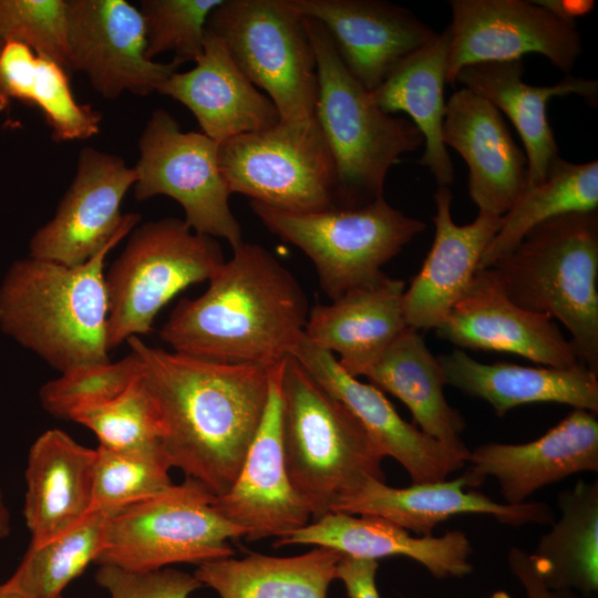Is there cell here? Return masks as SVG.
<instances>
[{
  "label": "cell",
  "mask_w": 598,
  "mask_h": 598,
  "mask_svg": "<svg viewBox=\"0 0 598 598\" xmlns=\"http://www.w3.org/2000/svg\"><path fill=\"white\" fill-rule=\"evenodd\" d=\"M161 416V448L168 467L216 497L235 482L260 425L269 391L268 369L206 361L127 341Z\"/></svg>",
  "instance_id": "obj_1"
},
{
  "label": "cell",
  "mask_w": 598,
  "mask_h": 598,
  "mask_svg": "<svg viewBox=\"0 0 598 598\" xmlns=\"http://www.w3.org/2000/svg\"><path fill=\"white\" fill-rule=\"evenodd\" d=\"M308 313L295 276L266 248L243 243L203 295L178 301L159 336L187 357L269 369L293 354Z\"/></svg>",
  "instance_id": "obj_2"
},
{
  "label": "cell",
  "mask_w": 598,
  "mask_h": 598,
  "mask_svg": "<svg viewBox=\"0 0 598 598\" xmlns=\"http://www.w3.org/2000/svg\"><path fill=\"white\" fill-rule=\"evenodd\" d=\"M116 238L84 264L13 261L0 283V329L60 373L109 362L104 264Z\"/></svg>",
  "instance_id": "obj_3"
},
{
  "label": "cell",
  "mask_w": 598,
  "mask_h": 598,
  "mask_svg": "<svg viewBox=\"0 0 598 598\" xmlns=\"http://www.w3.org/2000/svg\"><path fill=\"white\" fill-rule=\"evenodd\" d=\"M489 269L514 303L559 320L598 373V210L538 225Z\"/></svg>",
  "instance_id": "obj_4"
},
{
  "label": "cell",
  "mask_w": 598,
  "mask_h": 598,
  "mask_svg": "<svg viewBox=\"0 0 598 598\" xmlns=\"http://www.w3.org/2000/svg\"><path fill=\"white\" fill-rule=\"evenodd\" d=\"M282 444L290 484L316 520L370 478L383 454L359 420L293 357L281 373Z\"/></svg>",
  "instance_id": "obj_5"
},
{
  "label": "cell",
  "mask_w": 598,
  "mask_h": 598,
  "mask_svg": "<svg viewBox=\"0 0 598 598\" xmlns=\"http://www.w3.org/2000/svg\"><path fill=\"white\" fill-rule=\"evenodd\" d=\"M316 60L313 116L337 166L338 207H362L383 197L386 175L401 156L423 145L417 127L382 111L348 71L322 24L305 17Z\"/></svg>",
  "instance_id": "obj_6"
},
{
  "label": "cell",
  "mask_w": 598,
  "mask_h": 598,
  "mask_svg": "<svg viewBox=\"0 0 598 598\" xmlns=\"http://www.w3.org/2000/svg\"><path fill=\"white\" fill-rule=\"evenodd\" d=\"M218 241L184 219L136 226L105 274L107 348L148 334L159 310L188 286L209 280L224 264Z\"/></svg>",
  "instance_id": "obj_7"
},
{
  "label": "cell",
  "mask_w": 598,
  "mask_h": 598,
  "mask_svg": "<svg viewBox=\"0 0 598 598\" xmlns=\"http://www.w3.org/2000/svg\"><path fill=\"white\" fill-rule=\"evenodd\" d=\"M215 498L199 482L186 477L110 513L95 564L154 571L233 557L228 540L245 537V530L217 511Z\"/></svg>",
  "instance_id": "obj_8"
},
{
  "label": "cell",
  "mask_w": 598,
  "mask_h": 598,
  "mask_svg": "<svg viewBox=\"0 0 598 598\" xmlns=\"http://www.w3.org/2000/svg\"><path fill=\"white\" fill-rule=\"evenodd\" d=\"M250 207L271 234L312 261L332 300L382 279V267L426 228L384 197L362 207L315 213L283 212L255 200Z\"/></svg>",
  "instance_id": "obj_9"
},
{
  "label": "cell",
  "mask_w": 598,
  "mask_h": 598,
  "mask_svg": "<svg viewBox=\"0 0 598 598\" xmlns=\"http://www.w3.org/2000/svg\"><path fill=\"white\" fill-rule=\"evenodd\" d=\"M218 159L230 194L291 213L338 207L334 157L315 116L233 136Z\"/></svg>",
  "instance_id": "obj_10"
},
{
  "label": "cell",
  "mask_w": 598,
  "mask_h": 598,
  "mask_svg": "<svg viewBox=\"0 0 598 598\" xmlns=\"http://www.w3.org/2000/svg\"><path fill=\"white\" fill-rule=\"evenodd\" d=\"M206 28L223 41L245 76L266 92L280 120L313 116L316 54L305 17L289 0H223Z\"/></svg>",
  "instance_id": "obj_11"
},
{
  "label": "cell",
  "mask_w": 598,
  "mask_h": 598,
  "mask_svg": "<svg viewBox=\"0 0 598 598\" xmlns=\"http://www.w3.org/2000/svg\"><path fill=\"white\" fill-rule=\"evenodd\" d=\"M218 145L203 132H183L166 110H154L138 138L134 196L137 200L157 195L175 199L194 231L223 238L234 250L244 241L230 209Z\"/></svg>",
  "instance_id": "obj_12"
},
{
  "label": "cell",
  "mask_w": 598,
  "mask_h": 598,
  "mask_svg": "<svg viewBox=\"0 0 598 598\" xmlns=\"http://www.w3.org/2000/svg\"><path fill=\"white\" fill-rule=\"evenodd\" d=\"M446 83L472 64L522 60L537 53L570 74L581 51L575 21L558 18L536 1L452 0Z\"/></svg>",
  "instance_id": "obj_13"
},
{
  "label": "cell",
  "mask_w": 598,
  "mask_h": 598,
  "mask_svg": "<svg viewBox=\"0 0 598 598\" xmlns=\"http://www.w3.org/2000/svg\"><path fill=\"white\" fill-rule=\"evenodd\" d=\"M136 177L134 167L122 157L82 148L74 178L55 214L30 239L29 256L76 266L130 235L141 216L122 214L121 205Z\"/></svg>",
  "instance_id": "obj_14"
},
{
  "label": "cell",
  "mask_w": 598,
  "mask_h": 598,
  "mask_svg": "<svg viewBox=\"0 0 598 598\" xmlns=\"http://www.w3.org/2000/svg\"><path fill=\"white\" fill-rule=\"evenodd\" d=\"M68 12L73 70L105 99L157 92L182 64L146 56L143 16L126 0H68Z\"/></svg>",
  "instance_id": "obj_15"
},
{
  "label": "cell",
  "mask_w": 598,
  "mask_h": 598,
  "mask_svg": "<svg viewBox=\"0 0 598 598\" xmlns=\"http://www.w3.org/2000/svg\"><path fill=\"white\" fill-rule=\"evenodd\" d=\"M285 361V360H283ZM268 369L266 409L231 487L214 506L245 530L248 542L280 538L308 525L311 514L292 488L282 444V364Z\"/></svg>",
  "instance_id": "obj_16"
},
{
  "label": "cell",
  "mask_w": 598,
  "mask_h": 598,
  "mask_svg": "<svg viewBox=\"0 0 598 598\" xmlns=\"http://www.w3.org/2000/svg\"><path fill=\"white\" fill-rule=\"evenodd\" d=\"M362 424L383 456L399 462L412 484L444 481L467 462L464 443L444 444L403 420L381 390L348 374L334 354L305 338L292 354Z\"/></svg>",
  "instance_id": "obj_17"
},
{
  "label": "cell",
  "mask_w": 598,
  "mask_h": 598,
  "mask_svg": "<svg viewBox=\"0 0 598 598\" xmlns=\"http://www.w3.org/2000/svg\"><path fill=\"white\" fill-rule=\"evenodd\" d=\"M319 21L351 75L375 90L408 56L439 33L412 11L383 0H289Z\"/></svg>",
  "instance_id": "obj_18"
},
{
  "label": "cell",
  "mask_w": 598,
  "mask_h": 598,
  "mask_svg": "<svg viewBox=\"0 0 598 598\" xmlns=\"http://www.w3.org/2000/svg\"><path fill=\"white\" fill-rule=\"evenodd\" d=\"M435 330L439 338L460 348L518 354L553 368L580 363L556 322L514 303L489 268L475 272Z\"/></svg>",
  "instance_id": "obj_19"
},
{
  "label": "cell",
  "mask_w": 598,
  "mask_h": 598,
  "mask_svg": "<svg viewBox=\"0 0 598 598\" xmlns=\"http://www.w3.org/2000/svg\"><path fill=\"white\" fill-rule=\"evenodd\" d=\"M467 462L470 487L494 476L506 504H523L546 485L579 472L598 471L596 413L574 409L540 437L522 444L485 443L470 451Z\"/></svg>",
  "instance_id": "obj_20"
},
{
  "label": "cell",
  "mask_w": 598,
  "mask_h": 598,
  "mask_svg": "<svg viewBox=\"0 0 598 598\" xmlns=\"http://www.w3.org/2000/svg\"><path fill=\"white\" fill-rule=\"evenodd\" d=\"M443 142L468 168L467 188L478 212L503 216L528 184V162L501 112L462 87L446 102Z\"/></svg>",
  "instance_id": "obj_21"
},
{
  "label": "cell",
  "mask_w": 598,
  "mask_h": 598,
  "mask_svg": "<svg viewBox=\"0 0 598 598\" xmlns=\"http://www.w3.org/2000/svg\"><path fill=\"white\" fill-rule=\"evenodd\" d=\"M468 478L412 484L396 488L384 481L370 478L338 501L331 512L384 518L408 532L432 536L433 529L455 515L483 514L511 526L553 524V508L544 502L502 504L483 493L465 491Z\"/></svg>",
  "instance_id": "obj_22"
},
{
  "label": "cell",
  "mask_w": 598,
  "mask_h": 598,
  "mask_svg": "<svg viewBox=\"0 0 598 598\" xmlns=\"http://www.w3.org/2000/svg\"><path fill=\"white\" fill-rule=\"evenodd\" d=\"M448 186L434 193L435 235L420 271L403 292L408 327L436 329L470 286L482 255L497 233L502 216L478 212L466 225H457L451 213Z\"/></svg>",
  "instance_id": "obj_23"
},
{
  "label": "cell",
  "mask_w": 598,
  "mask_h": 598,
  "mask_svg": "<svg viewBox=\"0 0 598 598\" xmlns=\"http://www.w3.org/2000/svg\"><path fill=\"white\" fill-rule=\"evenodd\" d=\"M157 92L185 105L202 132L218 143L280 121L272 101L245 76L223 41L207 28L204 52L195 66L169 75Z\"/></svg>",
  "instance_id": "obj_24"
},
{
  "label": "cell",
  "mask_w": 598,
  "mask_h": 598,
  "mask_svg": "<svg viewBox=\"0 0 598 598\" xmlns=\"http://www.w3.org/2000/svg\"><path fill=\"white\" fill-rule=\"evenodd\" d=\"M313 545L336 549L344 556L378 560L402 556L425 567L439 579L462 578L473 571V548L462 530L444 535L413 537L377 516L329 512L300 529L276 539L275 547Z\"/></svg>",
  "instance_id": "obj_25"
},
{
  "label": "cell",
  "mask_w": 598,
  "mask_h": 598,
  "mask_svg": "<svg viewBox=\"0 0 598 598\" xmlns=\"http://www.w3.org/2000/svg\"><path fill=\"white\" fill-rule=\"evenodd\" d=\"M405 282L386 275L378 282L352 289L330 305L309 309L305 338L337 353L351 377L364 375L384 350L408 327L402 298Z\"/></svg>",
  "instance_id": "obj_26"
},
{
  "label": "cell",
  "mask_w": 598,
  "mask_h": 598,
  "mask_svg": "<svg viewBox=\"0 0 598 598\" xmlns=\"http://www.w3.org/2000/svg\"><path fill=\"white\" fill-rule=\"evenodd\" d=\"M95 454L60 429L47 430L33 442L23 507L30 544L63 534L92 512Z\"/></svg>",
  "instance_id": "obj_27"
},
{
  "label": "cell",
  "mask_w": 598,
  "mask_h": 598,
  "mask_svg": "<svg viewBox=\"0 0 598 598\" xmlns=\"http://www.w3.org/2000/svg\"><path fill=\"white\" fill-rule=\"evenodd\" d=\"M523 60L485 62L463 68L456 83L504 112L524 144L528 162V184L542 183L558 159L559 152L548 123L547 103L555 96L579 95L591 105L598 97V82L566 74L554 85H532L523 80Z\"/></svg>",
  "instance_id": "obj_28"
},
{
  "label": "cell",
  "mask_w": 598,
  "mask_h": 598,
  "mask_svg": "<svg viewBox=\"0 0 598 598\" xmlns=\"http://www.w3.org/2000/svg\"><path fill=\"white\" fill-rule=\"evenodd\" d=\"M445 384L485 400L497 416L538 402L568 404L598 412V373L579 363L571 368L486 364L462 350L437 357Z\"/></svg>",
  "instance_id": "obj_29"
},
{
  "label": "cell",
  "mask_w": 598,
  "mask_h": 598,
  "mask_svg": "<svg viewBox=\"0 0 598 598\" xmlns=\"http://www.w3.org/2000/svg\"><path fill=\"white\" fill-rule=\"evenodd\" d=\"M447 58L448 34L445 29L402 61L370 92L382 111L388 114L406 113L421 132L424 152L419 163L429 168L437 186H448L455 179L453 163L443 142Z\"/></svg>",
  "instance_id": "obj_30"
},
{
  "label": "cell",
  "mask_w": 598,
  "mask_h": 598,
  "mask_svg": "<svg viewBox=\"0 0 598 598\" xmlns=\"http://www.w3.org/2000/svg\"><path fill=\"white\" fill-rule=\"evenodd\" d=\"M364 377L404 403L422 432L444 444L463 443L466 421L446 401L440 362L416 329L406 327Z\"/></svg>",
  "instance_id": "obj_31"
},
{
  "label": "cell",
  "mask_w": 598,
  "mask_h": 598,
  "mask_svg": "<svg viewBox=\"0 0 598 598\" xmlns=\"http://www.w3.org/2000/svg\"><path fill=\"white\" fill-rule=\"evenodd\" d=\"M342 556L322 546L287 557L252 553L206 561L194 576L219 598H327Z\"/></svg>",
  "instance_id": "obj_32"
},
{
  "label": "cell",
  "mask_w": 598,
  "mask_h": 598,
  "mask_svg": "<svg viewBox=\"0 0 598 598\" xmlns=\"http://www.w3.org/2000/svg\"><path fill=\"white\" fill-rule=\"evenodd\" d=\"M560 518L544 534L533 563L544 584L555 590H598V483L579 480L557 496Z\"/></svg>",
  "instance_id": "obj_33"
},
{
  "label": "cell",
  "mask_w": 598,
  "mask_h": 598,
  "mask_svg": "<svg viewBox=\"0 0 598 598\" xmlns=\"http://www.w3.org/2000/svg\"><path fill=\"white\" fill-rule=\"evenodd\" d=\"M597 208L598 161L575 164L559 157L546 178L539 184L527 185L502 216L499 228L485 248L478 269L491 268L538 225L561 215L596 212Z\"/></svg>",
  "instance_id": "obj_34"
},
{
  "label": "cell",
  "mask_w": 598,
  "mask_h": 598,
  "mask_svg": "<svg viewBox=\"0 0 598 598\" xmlns=\"http://www.w3.org/2000/svg\"><path fill=\"white\" fill-rule=\"evenodd\" d=\"M109 514L92 511L63 534L30 544L7 585L28 598H62L65 587L95 563Z\"/></svg>",
  "instance_id": "obj_35"
},
{
  "label": "cell",
  "mask_w": 598,
  "mask_h": 598,
  "mask_svg": "<svg viewBox=\"0 0 598 598\" xmlns=\"http://www.w3.org/2000/svg\"><path fill=\"white\" fill-rule=\"evenodd\" d=\"M70 420L90 429L101 446L163 456L158 408L142 373L117 396L80 408Z\"/></svg>",
  "instance_id": "obj_36"
},
{
  "label": "cell",
  "mask_w": 598,
  "mask_h": 598,
  "mask_svg": "<svg viewBox=\"0 0 598 598\" xmlns=\"http://www.w3.org/2000/svg\"><path fill=\"white\" fill-rule=\"evenodd\" d=\"M92 511H114L152 497L173 483L164 457L156 453L95 448Z\"/></svg>",
  "instance_id": "obj_37"
},
{
  "label": "cell",
  "mask_w": 598,
  "mask_h": 598,
  "mask_svg": "<svg viewBox=\"0 0 598 598\" xmlns=\"http://www.w3.org/2000/svg\"><path fill=\"white\" fill-rule=\"evenodd\" d=\"M142 373L138 355L131 351L112 362L78 367L44 383L39 398L52 416L70 420L75 410L104 402L122 393Z\"/></svg>",
  "instance_id": "obj_38"
},
{
  "label": "cell",
  "mask_w": 598,
  "mask_h": 598,
  "mask_svg": "<svg viewBox=\"0 0 598 598\" xmlns=\"http://www.w3.org/2000/svg\"><path fill=\"white\" fill-rule=\"evenodd\" d=\"M223 0H142L146 56L172 52L182 64L204 52L207 20Z\"/></svg>",
  "instance_id": "obj_39"
},
{
  "label": "cell",
  "mask_w": 598,
  "mask_h": 598,
  "mask_svg": "<svg viewBox=\"0 0 598 598\" xmlns=\"http://www.w3.org/2000/svg\"><path fill=\"white\" fill-rule=\"evenodd\" d=\"M0 38L73 70L68 0H0Z\"/></svg>",
  "instance_id": "obj_40"
},
{
  "label": "cell",
  "mask_w": 598,
  "mask_h": 598,
  "mask_svg": "<svg viewBox=\"0 0 598 598\" xmlns=\"http://www.w3.org/2000/svg\"><path fill=\"white\" fill-rule=\"evenodd\" d=\"M23 102L40 109L55 142L87 140L100 132L102 114L78 102L68 72L43 55L37 58Z\"/></svg>",
  "instance_id": "obj_41"
},
{
  "label": "cell",
  "mask_w": 598,
  "mask_h": 598,
  "mask_svg": "<svg viewBox=\"0 0 598 598\" xmlns=\"http://www.w3.org/2000/svg\"><path fill=\"white\" fill-rule=\"evenodd\" d=\"M95 581L110 598H188L203 585L188 573L166 567L154 571H131L99 565Z\"/></svg>",
  "instance_id": "obj_42"
},
{
  "label": "cell",
  "mask_w": 598,
  "mask_h": 598,
  "mask_svg": "<svg viewBox=\"0 0 598 598\" xmlns=\"http://www.w3.org/2000/svg\"><path fill=\"white\" fill-rule=\"evenodd\" d=\"M37 54L27 45L7 41L0 51V112L12 100L22 101L33 75Z\"/></svg>",
  "instance_id": "obj_43"
},
{
  "label": "cell",
  "mask_w": 598,
  "mask_h": 598,
  "mask_svg": "<svg viewBox=\"0 0 598 598\" xmlns=\"http://www.w3.org/2000/svg\"><path fill=\"white\" fill-rule=\"evenodd\" d=\"M378 568V560L343 555L337 565V579L343 582L348 598H380Z\"/></svg>",
  "instance_id": "obj_44"
},
{
  "label": "cell",
  "mask_w": 598,
  "mask_h": 598,
  "mask_svg": "<svg viewBox=\"0 0 598 598\" xmlns=\"http://www.w3.org/2000/svg\"><path fill=\"white\" fill-rule=\"evenodd\" d=\"M507 561L527 598H576L573 591L548 588L527 551L513 547L507 555Z\"/></svg>",
  "instance_id": "obj_45"
},
{
  "label": "cell",
  "mask_w": 598,
  "mask_h": 598,
  "mask_svg": "<svg viewBox=\"0 0 598 598\" xmlns=\"http://www.w3.org/2000/svg\"><path fill=\"white\" fill-rule=\"evenodd\" d=\"M536 2L567 21H575V18L588 13L595 7V2L591 0H538Z\"/></svg>",
  "instance_id": "obj_46"
},
{
  "label": "cell",
  "mask_w": 598,
  "mask_h": 598,
  "mask_svg": "<svg viewBox=\"0 0 598 598\" xmlns=\"http://www.w3.org/2000/svg\"><path fill=\"white\" fill-rule=\"evenodd\" d=\"M11 532L10 512L4 501V495L0 485V542L9 536Z\"/></svg>",
  "instance_id": "obj_47"
},
{
  "label": "cell",
  "mask_w": 598,
  "mask_h": 598,
  "mask_svg": "<svg viewBox=\"0 0 598 598\" xmlns=\"http://www.w3.org/2000/svg\"><path fill=\"white\" fill-rule=\"evenodd\" d=\"M0 598H28L23 594L13 589L7 582L0 585Z\"/></svg>",
  "instance_id": "obj_48"
},
{
  "label": "cell",
  "mask_w": 598,
  "mask_h": 598,
  "mask_svg": "<svg viewBox=\"0 0 598 598\" xmlns=\"http://www.w3.org/2000/svg\"><path fill=\"white\" fill-rule=\"evenodd\" d=\"M488 598H511V596L503 590H497L493 592Z\"/></svg>",
  "instance_id": "obj_49"
},
{
  "label": "cell",
  "mask_w": 598,
  "mask_h": 598,
  "mask_svg": "<svg viewBox=\"0 0 598 598\" xmlns=\"http://www.w3.org/2000/svg\"><path fill=\"white\" fill-rule=\"evenodd\" d=\"M3 43H4V42H3L2 39L0 38V51H1V48H2Z\"/></svg>",
  "instance_id": "obj_50"
}]
</instances>
